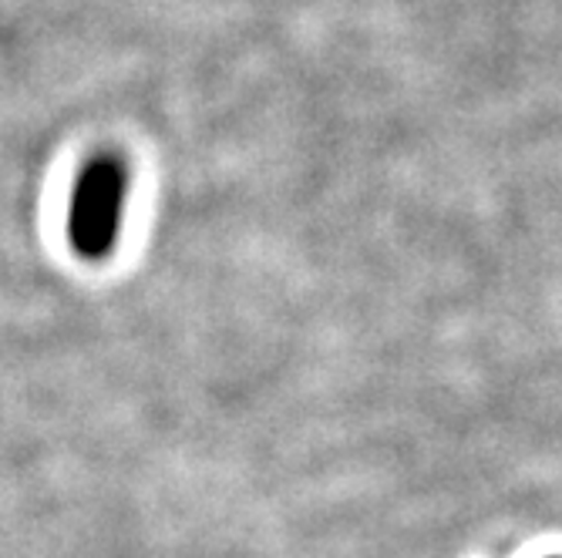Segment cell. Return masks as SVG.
<instances>
[{"mask_svg":"<svg viewBox=\"0 0 562 558\" xmlns=\"http://www.w3.org/2000/svg\"><path fill=\"white\" fill-rule=\"evenodd\" d=\"M125 192H128V175L115 156H98L78 175L71 195L68 236L81 257L101 260L115 249L125 216Z\"/></svg>","mask_w":562,"mask_h":558,"instance_id":"6da1fadb","label":"cell"}]
</instances>
